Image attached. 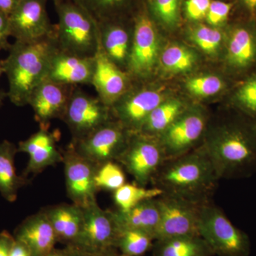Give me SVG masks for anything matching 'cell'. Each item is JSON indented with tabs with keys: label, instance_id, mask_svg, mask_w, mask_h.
Instances as JSON below:
<instances>
[{
	"label": "cell",
	"instance_id": "obj_1",
	"mask_svg": "<svg viewBox=\"0 0 256 256\" xmlns=\"http://www.w3.org/2000/svg\"><path fill=\"white\" fill-rule=\"evenodd\" d=\"M236 114L207 130L202 144L220 178H248L256 172V122Z\"/></svg>",
	"mask_w": 256,
	"mask_h": 256
},
{
	"label": "cell",
	"instance_id": "obj_2",
	"mask_svg": "<svg viewBox=\"0 0 256 256\" xmlns=\"http://www.w3.org/2000/svg\"><path fill=\"white\" fill-rule=\"evenodd\" d=\"M220 180L204 148L196 149L166 160L152 184L163 193L204 204L210 197Z\"/></svg>",
	"mask_w": 256,
	"mask_h": 256
},
{
	"label": "cell",
	"instance_id": "obj_3",
	"mask_svg": "<svg viewBox=\"0 0 256 256\" xmlns=\"http://www.w3.org/2000/svg\"><path fill=\"white\" fill-rule=\"evenodd\" d=\"M58 48L55 34L12 44L2 65L9 84L8 98L14 106L28 105L32 92L47 78L50 60Z\"/></svg>",
	"mask_w": 256,
	"mask_h": 256
},
{
	"label": "cell",
	"instance_id": "obj_4",
	"mask_svg": "<svg viewBox=\"0 0 256 256\" xmlns=\"http://www.w3.org/2000/svg\"><path fill=\"white\" fill-rule=\"evenodd\" d=\"M58 24L55 37L58 48L80 56L94 58L99 48L98 24L76 0L54 2Z\"/></svg>",
	"mask_w": 256,
	"mask_h": 256
},
{
	"label": "cell",
	"instance_id": "obj_5",
	"mask_svg": "<svg viewBox=\"0 0 256 256\" xmlns=\"http://www.w3.org/2000/svg\"><path fill=\"white\" fill-rule=\"evenodd\" d=\"M198 232L214 256L250 255L252 244L248 236L235 226L223 210L210 201L202 204Z\"/></svg>",
	"mask_w": 256,
	"mask_h": 256
},
{
	"label": "cell",
	"instance_id": "obj_6",
	"mask_svg": "<svg viewBox=\"0 0 256 256\" xmlns=\"http://www.w3.org/2000/svg\"><path fill=\"white\" fill-rule=\"evenodd\" d=\"M165 161L166 156L158 138L132 132L116 162L132 176L137 184L148 186Z\"/></svg>",
	"mask_w": 256,
	"mask_h": 256
},
{
	"label": "cell",
	"instance_id": "obj_7",
	"mask_svg": "<svg viewBox=\"0 0 256 256\" xmlns=\"http://www.w3.org/2000/svg\"><path fill=\"white\" fill-rule=\"evenodd\" d=\"M208 117L200 107H190L159 138L166 160L182 156L202 146Z\"/></svg>",
	"mask_w": 256,
	"mask_h": 256
},
{
	"label": "cell",
	"instance_id": "obj_8",
	"mask_svg": "<svg viewBox=\"0 0 256 256\" xmlns=\"http://www.w3.org/2000/svg\"><path fill=\"white\" fill-rule=\"evenodd\" d=\"M132 132L116 119L98 128L86 137L72 140L75 150L96 166L118 159Z\"/></svg>",
	"mask_w": 256,
	"mask_h": 256
},
{
	"label": "cell",
	"instance_id": "obj_9",
	"mask_svg": "<svg viewBox=\"0 0 256 256\" xmlns=\"http://www.w3.org/2000/svg\"><path fill=\"white\" fill-rule=\"evenodd\" d=\"M156 200L160 208V222L156 240L200 236L198 220L203 204L164 193L158 196Z\"/></svg>",
	"mask_w": 256,
	"mask_h": 256
},
{
	"label": "cell",
	"instance_id": "obj_10",
	"mask_svg": "<svg viewBox=\"0 0 256 256\" xmlns=\"http://www.w3.org/2000/svg\"><path fill=\"white\" fill-rule=\"evenodd\" d=\"M159 58V36L154 22L144 12L133 20L132 46L126 72L132 80L150 76Z\"/></svg>",
	"mask_w": 256,
	"mask_h": 256
},
{
	"label": "cell",
	"instance_id": "obj_11",
	"mask_svg": "<svg viewBox=\"0 0 256 256\" xmlns=\"http://www.w3.org/2000/svg\"><path fill=\"white\" fill-rule=\"evenodd\" d=\"M112 119L110 107L98 96L89 95L76 87L72 92L62 120L66 124L73 140H78Z\"/></svg>",
	"mask_w": 256,
	"mask_h": 256
},
{
	"label": "cell",
	"instance_id": "obj_12",
	"mask_svg": "<svg viewBox=\"0 0 256 256\" xmlns=\"http://www.w3.org/2000/svg\"><path fill=\"white\" fill-rule=\"evenodd\" d=\"M225 63L242 79L256 70V22L240 20L232 24L226 34Z\"/></svg>",
	"mask_w": 256,
	"mask_h": 256
},
{
	"label": "cell",
	"instance_id": "obj_13",
	"mask_svg": "<svg viewBox=\"0 0 256 256\" xmlns=\"http://www.w3.org/2000/svg\"><path fill=\"white\" fill-rule=\"evenodd\" d=\"M82 208V230L76 242L70 245L94 255L114 248L118 228L111 210H102L97 202Z\"/></svg>",
	"mask_w": 256,
	"mask_h": 256
},
{
	"label": "cell",
	"instance_id": "obj_14",
	"mask_svg": "<svg viewBox=\"0 0 256 256\" xmlns=\"http://www.w3.org/2000/svg\"><path fill=\"white\" fill-rule=\"evenodd\" d=\"M63 164L67 196L82 207L97 202L95 178L98 166L79 154L72 144L63 151Z\"/></svg>",
	"mask_w": 256,
	"mask_h": 256
},
{
	"label": "cell",
	"instance_id": "obj_15",
	"mask_svg": "<svg viewBox=\"0 0 256 256\" xmlns=\"http://www.w3.org/2000/svg\"><path fill=\"white\" fill-rule=\"evenodd\" d=\"M166 99L159 89L133 88L111 107L114 118L131 132H139L148 116Z\"/></svg>",
	"mask_w": 256,
	"mask_h": 256
},
{
	"label": "cell",
	"instance_id": "obj_16",
	"mask_svg": "<svg viewBox=\"0 0 256 256\" xmlns=\"http://www.w3.org/2000/svg\"><path fill=\"white\" fill-rule=\"evenodd\" d=\"M47 0H22L8 16L10 36L30 42L55 34L46 10Z\"/></svg>",
	"mask_w": 256,
	"mask_h": 256
},
{
	"label": "cell",
	"instance_id": "obj_17",
	"mask_svg": "<svg viewBox=\"0 0 256 256\" xmlns=\"http://www.w3.org/2000/svg\"><path fill=\"white\" fill-rule=\"evenodd\" d=\"M76 87L47 78L37 86L32 92L28 106L34 111L40 128L50 129L53 120L63 118L70 96Z\"/></svg>",
	"mask_w": 256,
	"mask_h": 256
},
{
	"label": "cell",
	"instance_id": "obj_18",
	"mask_svg": "<svg viewBox=\"0 0 256 256\" xmlns=\"http://www.w3.org/2000/svg\"><path fill=\"white\" fill-rule=\"evenodd\" d=\"M60 136L58 130L50 132V129L40 128L28 139L18 142V152L28 156V165L24 172V178L38 174L48 166L63 162V152H60L57 146Z\"/></svg>",
	"mask_w": 256,
	"mask_h": 256
},
{
	"label": "cell",
	"instance_id": "obj_19",
	"mask_svg": "<svg viewBox=\"0 0 256 256\" xmlns=\"http://www.w3.org/2000/svg\"><path fill=\"white\" fill-rule=\"evenodd\" d=\"M95 62L92 86L96 89L98 97L111 108L132 87V79L127 72L111 62L100 48Z\"/></svg>",
	"mask_w": 256,
	"mask_h": 256
},
{
	"label": "cell",
	"instance_id": "obj_20",
	"mask_svg": "<svg viewBox=\"0 0 256 256\" xmlns=\"http://www.w3.org/2000/svg\"><path fill=\"white\" fill-rule=\"evenodd\" d=\"M95 57L80 56L58 48L50 60L47 78L66 85L92 86Z\"/></svg>",
	"mask_w": 256,
	"mask_h": 256
},
{
	"label": "cell",
	"instance_id": "obj_21",
	"mask_svg": "<svg viewBox=\"0 0 256 256\" xmlns=\"http://www.w3.org/2000/svg\"><path fill=\"white\" fill-rule=\"evenodd\" d=\"M99 48L106 56L124 72L132 46L133 23L130 26L120 20L98 24Z\"/></svg>",
	"mask_w": 256,
	"mask_h": 256
},
{
	"label": "cell",
	"instance_id": "obj_22",
	"mask_svg": "<svg viewBox=\"0 0 256 256\" xmlns=\"http://www.w3.org/2000/svg\"><path fill=\"white\" fill-rule=\"evenodd\" d=\"M15 239L24 242L32 256H47L58 240L50 220L43 210L30 216L15 229Z\"/></svg>",
	"mask_w": 256,
	"mask_h": 256
},
{
	"label": "cell",
	"instance_id": "obj_23",
	"mask_svg": "<svg viewBox=\"0 0 256 256\" xmlns=\"http://www.w3.org/2000/svg\"><path fill=\"white\" fill-rule=\"evenodd\" d=\"M50 220L58 242L74 244L84 222V208L75 204H62L42 210Z\"/></svg>",
	"mask_w": 256,
	"mask_h": 256
},
{
	"label": "cell",
	"instance_id": "obj_24",
	"mask_svg": "<svg viewBox=\"0 0 256 256\" xmlns=\"http://www.w3.org/2000/svg\"><path fill=\"white\" fill-rule=\"evenodd\" d=\"M156 198L141 202L126 212L111 210L118 228L141 230L150 234L156 239L160 222V208Z\"/></svg>",
	"mask_w": 256,
	"mask_h": 256
},
{
	"label": "cell",
	"instance_id": "obj_25",
	"mask_svg": "<svg viewBox=\"0 0 256 256\" xmlns=\"http://www.w3.org/2000/svg\"><path fill=\"white\" fill-rule=\"evenodd\" d=\"M16 153L18 148L14 143L6 140L0 142V194L9 202L16 201L20 188L28 182L26 178L16 173Z\"/></svg>",
	"mask_w": 256,
	"mask_h": 256
},
{
	"label": "cell",
	"instance_id": "obj_26",
	"mask_svg": "<svg viewBox=\"0 0 256 256\" xmlns=\"http://www.w3.org/2000/svg\"><path fill=\"white\" fill-rule=\"evenodd\" d=\"M152 256H214L200 236H186L156 240Z\"/></svg>",
	"mask_w": 256,
	"mask_h": 256
},
{
	"label": "cell",
	"instance_id": "obj_27",
	"mask_svg": "<svg viewBox=\"0 0 256 256\" xmlns=\"http://www.w3.org/2000/svg\"><path fill=\"white\" fill-rule=\"evenodd\" d=\"M183 100L166 98L148 116L139 132L158 138L188 108Z\"/></svg>",
	"mask_w": 256,
	"mask_h": 256
},
{
	"label": "cell",
	"instance_id": "obj_28",
	"mask_svg": "<svg viewBox=\"0 0 256 256\" xmlns=\"http://www.w3.org/2000/svg\"><path fill=\"white\" fill-rule=\"evenodd\" d=\"M230 102L234 110L256 122V70L236 84Z\"/></svg>",
	"mask_w": 256,
	"mask_h": 256
},
{
	"label": "cell",
	"instance_id": "obj_29",
	"mask_svg": "<svg viewBox=\"0 0 256 256\" xmlns=\"http://www.w3.org/2000/svg\"><path fill=\"white\" fill-rule=\"evenodd\" d=\"M118 228V227H117ZM154 237L134 229L118 228L114 248L126 256H142L152 250Z\"/></svg>",
	"mask_w": 256,
	"mask_h": 256
},
{
	"label": "cell",
	"instance_id": "obj_30",
	"mask_svg": "<svg viewBox=\"0 0 256 256\" xmlns=\"http://www.w3.org/2000/svg\"><path fill=\"white\" fill-rule=\"evenodd\" d=\"M162 193L161 190L154 186L148 188L136 183H126L114 192V200L117 210L126 212L141 202L156 198Z\"/></svg>",
	"mask_w": 256,
	"mask_h": 256
},
{
	"label": "cell",
	"instance_id": "obj_31",
	"mask_svg": "<svg viewBox=\"0 0 256 256\" xmlns=\"http://www.w3.org/2000/svg\"><path fill=\"white\" fill-rule=\"evenodd\" d=\"M161 64L166 72L171 74L184 73L194 68L197 62V56L193 50L180 44L166 47L161 55Z\"/></svg>",
	"mask_w": 256,
	"mask_h": 256
},
{
	"label": "cell",
	"instance_id": "obj_32",
	"mask_svg": "<svg viewBox=\"0 0 256 256\" xmlns=\"http://www.w3.org/2000/svg\"><path fill=\"white\" fill-rule=\"evenodd\" d=\"M97 24L118 20L128 8L130 0H76Z\"/></svg>",
	"mask_w": 256,
	"mask_h": 256
},
{
	"label": "cell",
	"instance_id": "obj_33",
	"mask_svg": "<svg viewBox=\"0 0 256 256\" xmlns=\"http://www.w3.org/2000/svg\"><path fill=\"white\" fill-rule=\"evenodd\" d=\"M190 38L202 52L213 56L220 53L225 44L226 34L210 25L198 24L190 30Z\"/></svg>",
	"mask_w": 256,
	"mask_h": 256
},
{
	"label": "cell",
	"instance_id": "obj_34",
	"mask_svg": "<svg viewBox=\"0 0 256 256\" xmlns=\"http://www.w3.org/2000/svg\"><path fill=\"white\" fill-rule=\"evenodd\" d=\"M185 87L192 96L198 98H206L223 92L226 88L227 84L220 76L202 74L188 78Z\"/></svg>",
	"mask_w": 256,
	"mask_h": 256
},
{
	"label": "cell",
	"instance_id": "obj_35",
	"mask_svg": "<svg viewBox=\"0 0 256 256\" xmlns=\"http://www.w3.org/2000/svg\"><path fill=\"white\" fill-rule=\"evenodd\" d=\"M95 183L98 191L116 192L127 183L124 168L114 161L100 165L96 171Z\"/></svg>",
	"mask_w": 256,
	"mask_h": 256
},
{
	"label": "cell",
	"instance_id": "obj_36",
	"mask_svg": "<svg viewBox=\"0 0 256 256\" xmlns=\"http://www.w3.org/2000/svg\"><path fill=\"white\" fill-rule=\"evenodd\" d=\"M154 18L168 28H174L180 22V0H150Z\"/></svg>",
	"mask_w": 256,
	"mask_h": 256
},
{
	"label": "cell",
	"instance_id": "obj_37",
	"mask_svg": "<svg viewBox=\"0 0 256 256\" xmlns=\"http://www.w3.org/2000/svg\"><path fill=\"white\" fill-rule=\"evenodd\" d=\"M234 9L235 2L234 1H212L206 16V22L214 28L223 26L228 22Z\"/></svg>",
	"mask_w": 256,
	"mask_h": 256
},
{
	"label": "cell",
	"instance_id": "obj_38",
	"mask_svg": "<svg viewBox=\"0 0 256 256\" xmlns=\"http://www.w3.org/2000/svg\"><path fill=\"white\" fill-rule=\"evenodd\" d=\"M212 0H186L184 12L191 21L198 22L206 18Z\"/></svg>",
	"mask_w": 256,
	"mask_h": 256
},
{
	"label": "cell",
	"instance_id": "obj_39",
	"mask_svg": "<svg viewBox=\"0 0 256 256\" xmlns=\"http://www.w3.org/2000/svg\"><path fill=\"white\" fill-rule=\"evenodd\" d=\"M235 9L242 13V20L256 22V0H233Z\"/></svg>",
	"mask_w": 256,
	"mask_h": 256
},
{
	"label": "cell",
	"instance_id": "obj_40",
	"mask_svg": "<svg viewBox=\"0 0 256 256\" xmlns=\"http://www.w3.org/2000/svg\"><path fill=\"white\" fill-rule=\"evenodd\" d=\"M10 36L9 18L0 12V50H10L12 44L10 43Z\"/></svg>",
	"mask_w": 256,
	"mask_h": 256
},
{
	"label": "cell",
	"instance_id": "obj_41",
	"mask_svg": "<svg viewBox=\"0 0 256 256\" xmlns=\"http://www.w3.org/2000/svg\"><path fill=\"white\" fill-rule=\"evenodd\" d=\"M14 240V236L8 230H4L0 233V256H10V250Z\"/></svg>",
	"mask_w": 256,
	"mask_h": 256
},
{
	"label": "cell",
	"instance_id": "obj_42",
	"mask_svg": "<svg viewBox=\"0 0 256 256\" xmlns=\"http://www.w3.org/2000/svg\"><path fill=\"white\" fill-rule=\"evenodd\" d=\"M10 256H32V255L30 249L24 242L14 238L10 250Z\"/></svg>",
	"mask_w": 256,
	"mask_h": 256
},
{
	"label": "cell",
	"instance_id": "obj_43",
	"mask_svg": "<svg viewBox=\"0 0 256 256\" xmlns=\"http://www.w3.org/2000/svg\"><path fill=\"white\" fill-rule=\"evenodd\" d=\"M22 0H0V12L9 16Z\"/></svg>",
	"mask_w": 256,
	"mask_h": 256
},
{
	"label": "cell",
	"instance_id": "obj_44",
	"mask_svg": "<svg viewBox=\"0 0 256 256\" xmlns=\"http://www.w3.org/2000/svg\"><path fill=\"white\" fill-rule=\"evenodd\" d=\"M63 250L66 256H95L74 245H66Z\"/></svg>",
	"mask_w": 256,
	"mask_h": 256
},
{
	"label": "cell",
	"instance_id": "obj_45",
	"mask_svg": "<svg viewBox=\"0 0 256 256\" xmlns=\"http://www.w3.org/2000/svg\"><path fill=\"white\" fill-rule=\"evenodd\" d=\"M95 256H126L122 255L118 250L116 248H110L106 250L105 252H101L100 254H96Z\"/></svg>",
	"mask_w": 256,
	"mask_h": 256
},
{
	"label": "cell",
	"instance_id": "obj_46",
	"mask_svg": "<svg viewBox=\"0 0 256 256\" xmlns=\"http://www.w3.org/2000/svg\"><path fill=\"white\" fill-rule=\"evenodd\" d=\"M47 256H66L63 249L55 248L50 254Z\"/></svg>",
	"mask_w": 256,
	"mask_h": 256
},
{
	"label": "cell",
	"instance_id": "obj_47",
	"mask_svg": "<svg viewBox=\"0 0 256 256\" xmlns=\"http://www.w3.org/2000/svg\"><path fill=\"white\" fill-rule=\"evenodd\" d=\"M6 98H8V92L0 90V107L3 105V102Z\"/></svg>",
	"mask_w": 256,
	"mask_h": 256
},
{
	"label": "cell",
	"instance_id": "obj_48",
	"mask_svg": "<svg viewBox=\"0 0 256 256\" xmlns=\"http://www.w3.org/2000/svg\"><path fill=\"white\" fill-rule=\"evenodd\" d=\"M2 74H3L2 65V60H0V76H1V75Z\"/></svg>",
	"mask_w": 256,
	"mask_h": 256
},
{
	"label": "cell",
	"instance_id": "obj_49",
	"mask_svg": "<svg viewBox=\"0 0 256 256\" xmlns=\"http://www.w3.org/2000/svg\"><path fill=\"white\" fill-rule=\"evenodd\" d=\"M52 1H53V2H56V1H58V0H52Z\"/></svg>",
	"mask_w": 256,
	"mask_h": 256
}]
</instances>
